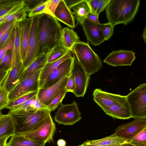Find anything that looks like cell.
<instances>
[{
  "instance_id": "2",
  "label": "cell",
  "mask_w": 146,
  "mask_h": 146,
  "mask_svg": "<svg viewBox=\"0 0 146 146\" xmlns=\"http://www.w3.org/2000/svg\"><path fill=\"white\" fill-rule=\"evenodd\" d=\"M139 0H110L106 9L108 22L115 26L131 22L137 14Z\"/></svg>"
},
{
  "instance_id": "11",
  "label": "cell",
  "mask_w": 146,
  "mask_h": 146,
  "mask_svg": "<svg viewBox=\"0 0 146 146\" xmlns=\"http://www.w3.org/2000/svg\"><path fill=\"white\" fill-rule=\"evenodd\" d=\"M42 69L19 82L9 94V101L17 98L28 92L38 90L40 74Z\"/></svg>"
},
{
  "instance_id": "27",
  "label": "cell",
  "mask_w": 146,
  "mask_h": 146,
  "mask_svg": "<svg viewBox=\"0 0 146 146\" xmlns=\"http://www.w3.org/2000/svg\"><path fill=\"white\" fill-rule=\"evenodd\" d=\"M72 55V50L60 58L54 61L46 63L41 71L39 80L45 79L59 65L64 61L71 57Z\"/></svg>"
},
{
  "instance_id": "43",
  "label": "cell",
  "mask_w": 146,
  "mask_h": 146,
  "mask_svg": "<svg viewBox=\"0 0 146 146\" xmlns=\"http://www.w3.org/2000/svg\"><path fill=\"white\" fill-rule=\"evenodd\" d=\"M75 86L74 78L71 72L68 78L65 89L67 92H70L72 93L75 90Z\"/></svg>"
},
{
  "instance_id": "40",
  "label": "cell",
  "mask_w": 146,
  "mask_h": 146,
  "mask_svg": "<svg viewBox=\"0 0 146 146\" xmlns=\"http://www.w3.org/2000/svg\"><path fill=\"white\" fill-rule=\"evenodd\" d=\"M44 0H24L23 8L29 13L32 9L43 1Z\"/></svg>"
},
{
  "instance_id": "58",
  "label": "cell",
  "mask_w": 146,
  "mask_h": 146,
  "mask_svg": "<svg viewBox=\"0 0 146 146\" xmlns=\"http://www.w3.org/2000/svg\"><path fill=\"white\" fill-rule=\"evenodd\" d=\"M2 117H3V116H2ZM2 117H0V120L1 119V118Z\"/></svg>"
},
{
  "instance_id": "52",
  "label": "cell",
  "mask_w": 146,
  "mask_h": 146,
  "mask_svg": "<svg viewBox=\"0 0 146 146\" xmlns=\"http://www.w3.org/2000/svg\"><path fill=\"white\" fill-rule=\"evenodd\" d=\"M143 38L144 40L145 43L146 42V26L145 27V28L144 29L143 34Z\"/></svg>"
},
{
  "instance_id": "29",
  "label": "cell",
  "mask_w": 146,
  "mask_h": 146,
  "mask_svg": "<svg viewBox=\"0 0 146 146\" xmlns=\"http://www.w3.org/2000/svg\"><path fill=\"white\" fill-rule=\"evenodd\" d=\"M124 139L118 137L115 133L105 138L97 140H87L84 143L100 146H113L127 142Z\"/></svg>"
},
{
  "instance_id": "17",
  "label": "cell",
  "mask_w": 146,
  "mask_h": 146,
  "mask_svg": "<svg viewBox=\"0 0 146 146\" xmlns=\"http://www.w3.org/2000/svg\"><path fill=\"white\" fill-rule=\"evenodd\" d=\"M31 23V18H26L24 20L18 22L22 62L24 60L27 53Z\"/></svg>"
},
{
  "instance_id": "19",
  "label": "cell",
  "mask_w": 146,
  "mask_h": 146,
  "mask_svg": "<svg viewBox=\"0 0 146 146\" xmlns=\"http://www.w3.org/2000/svg\"><path fill=\"white\" fill-rule=\"evenodd\" d=\"M52 50L47 53H42L38 55L35 60L23 71L20 77L19 82L42 68L47 63L48 57Z\"/></svg>"
},
{
  "instance_id": "38",
  "label": "cell",
  "mask_w": 146,
  "mask_h": 146,
  "mask_svg": "<svg viewBox=\"0 0 146 146\" xmlns=\"http://www.w3.org/2000/svg\"><path fill=\"white\" fill-rule=\"evenodd\" d=\"M14 29L12 35L6 44L0 49V60L8 50H12L14 40Z\"/></svg>"
},
{
  "instance_id": "14",
  "label": "cell",
  "mask_w": 146,
  "mask_h": 146,
  "mask_svg": "<svg viewBox=\"0 0 146 146\" xmlns=\"http://www.w3.org/2000/svg\"><path fill=\"white\" fill-rule=\"evenodd\" d=\"M145 127V119H135L118 127L114 133L128 142Z\"/></svg>"
},
{
  "instance_id": "22",
  "label": "cell",
  "mask_w": 146,
  "mask_h": 146,
  "mask_svg": "<svg viewBox=\"0 0 146 146\" xmlns=\"http://www.w3.org/2000/svg\"><path fill=\"white\" fill-rule=\"evenodd\" d=\"M80 41L76 33L73 29L64 27L62 29L58 46L72 50L75 44Z\"/></svg>"
},
{
  "instance_id": "54",
  "label": "cell",
  "mask_w": 146,
  "mask_h": 146,
  "mask_svg": "<svg viewBox=\"0 0 146 146\" xmlns=\"http://www.w3.org/2000/svg\"><path fill=\"white\" fill-rule=\"evenodd\" d=\"M119 146H135L132 144L128 143V142L123 143Z\"/></svg>"
},
{
  "instance_id": "36",
  "label": "cell",
  "mask_w": 146,
  "mask_h": 146,
  "mask_svg": "<svg viewBox=\"0 0 146 146\" xmlns=\"http://www.w3.org/2000/svg\"><path fill=\"white\" fill-rule=\"evenodd\" d=\"M61 0H47L43 13L50 15L54 17V13Z\"/></svg>"
},
{
  "instance_id": "45",
  "label": "cell",
  "mask_w": 146,
  "mask_h": 146,
  "mask_svg": "<svg viewBox=\"0 0 146 146\" xmlns=\"http://www.w3.org/2000/svg\"><path fill=\"white\" fill-rule=\"evenodd\" d=\"M16 21H13L3 23L0 27V38L10 28L11 26Z\"/></svg>"
},
{
  "instance_id": "24",
  "label": "cell",
  "mask_w": 146,
  "mask_h": 146,
  "mask_svg": "<svg viewBox=\"0 0 146 146\" xmlns=\"http://www.w3.org/2000/svg\"><path fill=\"white\" fill-rule=\"evenodd\" d=\"M45 143L30 139L21 134H15L11 137L6 146H44Z\"/></svg>"
},
{
  "instance_id": "48",
  "label": "cell",
  "mask_w": 146,
  "mask_h": 146,
  "mask_svg": "<svg viewBox=\"0 0 146 146\" xmlns=\"http://www.w3.org/2000/svg\"><path fill=\"white\" fill-rule=\"evenodd\" d=\"M82 0H65L64 1L70 10Z\"/></svg>"
},
{
  "instance_id": "10",
  "label": "cell",
  "mask_w": 146,
  "mask_h": 146,
  "mask_svg": "<svg viewBox=\"0 0 146 146\" xmlns=\"http://www.w3.org/2000/svg\"><path fill=\"white\" fill-rule=\"evenodd\" d=\"M81 118V113L75 101L71 104H61L54 117L57 123L66 125H73Z\"/></svg>"
},
{
  "instance_id": "3",
  "label": "cell",
  "mask_w": 146,
  "mask_h": 146,
  "mask_svg": "<svg viewBox=\"0 0 146 146\" xmlns=\"http://www.w3.org/2000/svg\"><path fill=\"white\" fill-rule=\"evenodd\" d=\"M94 101L108 115L122 119L126 115L129 108L126 96L113 94L97 88L93 91Z\"/></svg>"
},
{
  "instance_id": "47",
  "label": "cell",
  "mask_w": 146,
  "mask_h": 146,
  "mask_svg": "<svg viewBox=\"0 0 146 146\" xmlns=\"http://www.w3.org/2000/svg\"><path fill=\"white\" fill-rule=\"evenodd\" d=\"M90 8L91 12L96 14L99 0H86Z\"/></svg>"
},
{
  "instance_id": "35",
  "label": "cell",
  "mask_w": 146,
  "mask_h": 146,
  "mask_svg": "<svg viewBox=\"0 0 146 146\" xmlns=\"http://www.w3.org/2000/svg\"><path fill=\"white\" fill-rule=\"evenodd\" d=\"M67 92L65 88L47 106V109L50 113L52 111H54L56 108L62 102Z\"/></svg>"
},
{
  "instance_id": "57",
  "label": "cell",
  "mask_w": 146,
  "mask_h": 146,
  "mask_svg": "<svg viewBox=\"0 0 146 146\" xmlns=\"http://www.w3.org/2000/svg\"><path fill=\"white\" fill-rule=\"evenodd\" d=\"M3 23H0V27H1V25H2Z\"/></svg>"
},
{
  "instance_id": "34",
  "label": "cell",
  "mask_w": 146,
  "mask_h": 146,
  "mask_svg": "<svg viewBox=\"0 0 146 146\" xmlns=\"http://www.w3.org/2000/svg\"><path fill=\"white\" fill-rule=\"evenodd\" d=\"M12 56V50L7 51L0 60V70L7 71L10 69Z\"/></svg>"
},
{
  "instance_id": "13",
  "label": "cell",
  "mask_w": 146,
  "mask_h": 146,
  "mask_svg": "<svg viewBox=\"0 0 146 146\" xmlns=\"http://www.w3.org/2000/svg\"><path fill=\"white\" fill-rule=\"evenodd\" d=\"M105 25L95 23L87 18L84 20L81 25L88 43L96 46L105 40L103 34Z\"/></svg>"
},
{
  "instance_id": "49",
  "label": "cell",
  "mask_w": 146,
  "mask_h": 146,
  "mask_svg": "<svg viewBox=\"0 0 146 146\" xmlns=\"http://www.w3.org/2000/svg\"><path fill=\"white\" fill-rule=\"evenodd\" d=\"M99 16L96 14L91 12L88 15L87 18L94 22L99 23H100L98 20Z\"/></svg>"
},
{
  "instance_id": "37",
  "label": "cell",
  "mask_w": 146,
  "mask_h": 146,
  "mask_svg": "<svg viewBox=\"0 0 146 146\" xmlns=\"http://www.w3.org/2000/svg\"><path fill=\"white\" fill-rule=\"evenodd\" d=\"M9 94L3 87L0 88V111L4 109L9 103Z\"/></svg>"
},
{
  "instance_id": "41",
  "label": "cell",
  "mask_w": 146,
  "mask_h": 146,
  "mask_svg": "<svg viewBox=\"0 0 146 146\" xmlns=\"http://www.w3.org/2000/svg\"><path fill=\"white\" fill-rule=\"evenodd\" d=\"M47 0H44L42 3L32 9L29 13L28 16L31 18L35 16L42 14Z\"/></svg>"
},
{
  "instance_id": "46",
  "label": "cell",
  "mask_w": 146,
  "mask_h": 146,
  "mask_svg": "<svg viewBox=\"0 0 146 146\" xmlns=\"http://www.w3.org/2000/svg\"><path fill=\"white\" fill-rule=\"evenodd\" d=\"M10 70L7 71L0 70V88L3 87Z\"/></svg>"
},
{
  "instance_id": "8",
  "label": "cell",
  "mask_w": 146,
  "mask_h": 146,
  "mask_svg": "<svg viewBox=\"0 0 146 146\" xmlns=\"http://www.w3.org/2000/svg\"><path fill=\"white\" fill-rule=\"evenodd\" d=\"M72 52L73 61L71 72L74 77L75 86L72 93L76 97H83L88 85L90 76L80 63L74 52Z\"/></svg>"
},
{
  "instance_id": "12",
  "label": "cell",
  "mask_w": 146,
  "mask_h": 146,
  "mask_svg": "<svg viewBox=\"0 0 146 146\" xmlns=\"http://www.w3.org/2000/svg\"><path fill=\"white\" fill-rule=\"evenodd\" d=\"M73 61L72 56L61 63L45 79L39 80L38 89L47 88L55 84L71 73Z\"/></svg>"
},
{
  "instance_id": "42",
  "label": "cell",
  "mask_w": 146,
  "mask_h": 146,
  "mask_svg": "<svg viewBox=\"0 0 146 146\" xmlns=\"http://www.w3.org/2000/svg\"><path fill=\"white\" fill-rule=\"evenodd\" d=\"M114 26L108 22L105 23L103 29V34L105 40H108L112 36Z\"/></svg>"
},
{
  "instance_id": "15",
  "label": "cell",
  "mask_w": 146,
  "mask_h": 146,
  "mask_svg": "<svg viewBox=\"0 0 146 146\" xmlns=\"http://www.w3.org/2000/svg\"><path fill=\"white\" fill-rule=\"evenodd\" d=\"M69 76H66L55 84L46 88H39L37 94L39 100L48 105L60 92L65 88Z\"/></svg>"
},
{
  "instance_id": "7",
  "label": "cell",
  "mask_w": 146,
  "mask_h": 146,
  "mask_svg": "<svg viewBox=\"0 0 146 146\" xmlns=\"http://www.w3.org/2000/svg\"><path fill=\"white\" fill-rule=\"evenodd\" d=\"M56 126L50 113L40 121L30 131L21 134L30 139L45 143L52 139Z\"/></svg>"
},
{
  "instance_id": "18",
  "label": "cell",
  "mask_w": 146,
  "mask_h": 146,
  "mask_svg": "<svg viewBox=\"0 0 146 146\" xmlns=\"http://www.w3.org/2000/svg\"><path fill=\"white\" fill-rule=\"evenodd\" d=\"M56 19L72 28L76 25L72 12L66 5L64 0H61L54 13Z\"/></svg>"
},
{
  "instance_id": "32",
  "label": "cell",
  "mask_w": 146,
  "mask_h": 146,
  "mask_svg": "<svg viewBox=\"0 0 146 146\" xmlns=\"http://www.w3.org/2000/svg\"><path fill=\"white\" fill-rule=\"evenodd\" d=\"M26 12L22 8L13 14L4 17L3 23L15 21H21L26 18Z\"/></svg>"
},
{
  "instance_id": "25",
  "label": "cell",
  "mask_w": 146,
  "mask_h": 146,
  "mask_svg": "<svg viewBox=\"0 0 146 146\" xmlns=\"http://www.w3.org/2000/svg\"><path fill=\"white\" fill-rule=\"evenodd\" d=\"M16 22L14 29V40L12 50V56L10 69L19 63L22 62L21 46L18 26V22Z\"/></svg>"
},
{
  "instance_id": "1",
  "label": "cell",
  "mask_w": 146,
  "mask_h": 146,
  "mask_svg": "<svg viewBox=\"0 0 146 146\" xmlns=\"http://www.w3.org/2000/svg\"><path fill=\"white\" fill-rule=\"evenodd\" d=\"M38 55L47 53L59 45L62 28L55 17L44 13L38 15Z\"/></svg>"
},
{
  "instance_id": "51",
  "label": "cell",
  "mask_w": 146,
  "mask_h": 146,
  "mask_svg": "<svg viewBox=\"0 0 146 146\" xmlns=\"http://www.w3.org/2000/svg\"><path fill=\"white\" fill-rule=\"evenodd\" d=\"M66 142L63 139H59L57 142L58 146H66Z\"/></svg>"
},
{
  "instance_id": "33",
  "label": "cell",
  "mask_w": 146,
  "mask_h": 146,
  "mask_svg": "<svg viewBox=\"0 0 146 146\" xmlns=\"http://www.w3.org/2000/svg\"><path fill=\"white\" fill-rule=\"evenodd\" d=\"M128 142L135 146H146V127Z\"/></svg>"
},
{
  "instance_id": "21",
  "label": "cell",
  "mask_w": 146,
  "mask_h": 146,
  "mask_svg": "<svg viewBox=\"0 0 146 146\" xmlns=\"http://www.w3.org/2000/svg\"><path fill=\"white\" fill-rule=\"evenodd\" d=\"M24 70L22 62L19 63L11 69L3 87L9 93L19 83L20 77Z\"/></svg>"
},
{
  "instance_id": "53",
  "label": "cell",
  "mask_w": 146,
  "mask_h": 146,
  "mask_svg": "<svg viewBox=\"0 0 146 146\" xmlns=\"http://www.w3.org/2000/svg\"><path fill=\"white\" fill-rule=\"evenodd\" d=\"M121 145H114L113 146H119ZM78 146H100L99 145H92V144H86L84 143H83L82 144L79 145Z\"/></svg>"
},
{
  "instance_id": "44",
  "label": "cell",
  "mask_w": 146,
  "mask_h": 146,
  "mask_svg": "<svg viewBox=\"0 0 146 146\" xmlns=\"http://www.w3.org/2000/svg\"><path fill=\"white\" fill-rule=\"evenodd\" d=\"M110 0H99L96 14L99 15L106 9Z\"/></svg>"
},
{
  "instance_id": "9",
  "label": "cell",
  "mask_w": 146,
  "mask_h": 146,
  "mask_svg": "<svg viewBox=\"0 0 146 146\" xmlns=\"http://www.w3.org/2000/svg\"><path fill=\"white\" fill-rule=\"evenodd\" d=\"M38 15L31 17L32 23L27 52L25 57L22 62L24 70L35 60L38 56L39 44Z\"/></svg>"
},
{
  "instance_id": "6",
  "label": "cell",
  "mask_w": 146,
  "mask_h": 146,
  "mask_svg": "<svg viewBox=\"0 0 146 146\" xmlns=\"http://www.w3.org/2000/svg\"><path fill=\"white\" fill-rule=\"evenodd\" d=\"M131 117L135 119L146 118V84L143 83L126 96Z\"/></svg>"
},
{
  "instance_id": "5",
  "label": "cell",
  "mask_w": 146,
  "mask_h": 146,
  "mask_svg": "<svg viewBox=\"0 0 146 146\" xmlns=\"http://www.w3.org/2000/svg\"><path fill=\"white\" fill-rule=\"evenodd\" d=\"M72 50L78 61L90 76L102 67V61L88 43L80 41L75 44Z\"/></svg>"
},
{
  "instance_id": "56",
  "label": "cell",
  "mask_w": 146,
  "mask_h": 146,
  "mask_svg": "<svg viewBox=\"0 0 146 146\" xmlns=\"http://www.w3.org/2000/svg\"><path fill=\"white\" fill-rule=\"evenodd\" d=\"M4 115L2 113L1 111H0V117L3 116Z\"/></svg>"
},
{
  "instance_id": "16",
  "label": "cell",
  "mask_w": 146,
  "mask_h": 146,
  "mask_svg": "<svg viewBox=\"0 0 146 146\" xmlns=\"http://www.w3.org/2000/svg\"><path fill=\"white\" fill-rule=\"evenodd\" d=\"M136 58L135 53L131 50H114L104 60V62L113 66H131Z\"/></svg>"
},
{
  "instance_id": "26",
  "label": "cell",
  "mask_w": 146,
  "mask_h": 146,
  "mask_svg": "<svg viewBox=\"0 0 146 146\" xmlns=\"http://www.w3.org/2000/svg\"><path fill=\"white\" fill-rule=\"evenodd\" d=\"M74 18L78 24L81 25L87 18V15L91 12L90 10L86 0H82L72 9Z\"/></svg>"
},
{
  "instance_id": "50",
  "label": "cell",
  "mask_w": 146,
  "mask_h": 146,
  "mask_svg": "<svg viewBox=\"0 0 146 146\" xmlns=\"http://www.w3.org/2000/svg\"><path fill=\"white\" fill-rule=\"evenodd\" d=\"M9 138L8 137H4L0 139V146H6L7 141Z\"/></svg>"
},
{
  "instance_id": "55",
  "label": "cell",
  "mask_w": 146,
  "mask_h": 146,
  "mask_svg": "<svg viewBox=\"0 0 146 146\" xmlns=\"http://www.w3.org/2000/svg\"><path fill=\"white\" fill-rule=\"evenodd\" d=\"M4 17H0V23H3Z\"/></svg>"
},
{
  "instance_id": "39",
  "label": "cell",
  "mask_w": 146,
  "mask_h": 146,
  "mask_svg": "<svg viewBox=\"0 0 146 146\" xmlns=\"http://www.w3.org/2000/svg\"><path fill=\"white\" fill-rule=\"evenodd\" d=\"M16 22L11 26L0 38V49L5 45L10 38L14 31Z\"/></svg>"
},
{
  "instance_id": "4",
  "label": "cell",
  "mask_w": 146,
  "mask_h": 146,
  "mask_svg": "<svg viewBox=\"0 0 146 146\" xmlns=\"http://www.w3.org/2000/svg\"><path fill=\"white\" fill-rule=\"evenodd\" d=\"M8 113L17 120L15 134H21L30 131L50 112L47 110H18Z\"/></svg>"
},
{
  "instance_id": "30",
  "label": "cell",
  "mask_w": 146,
  "mask_h": 146,
  "mask_svg": "<svg viewBox=\"0 0 146 146\" xmlns=\"http://www.w3.org/2000/svg\"><path fill=\"white\" fill-rule=\"evenodd\" d=\"M38 90L28 92L16 99L9 101L4 108L8 109L10 110L12 108L23 103L30 98L36 95Z\"/></svg>"
},
{
  "instance_id": "20",
  "label": "cell",
  "mask_w": 146,
  "mask_h": 146,
  "mask_svg": "<svg viewBox=\"0 0 146 146\" xmlns=\"http://www.w3.org/2000/svg\"><path fill=\"white\" fill-rule=\"evenodd\" d=\"M17 125L16 120L11 114L4 115L0 120V139L15 135Z\"/></svg>"
},
{
  "instance_id": "28",
  "label": "cell",
  "mask_w": 146,
  "mask_h": 146,
  "mask_svg": "<svg viewBox=\"0 0 146 146\" xmlns=\"http://www.w3.org/2000/svg\"><path fill=\"white\" fill-rule=\"evenodd\" d=\"M48 110L47 106L44 104L39 100L37 94L23 103L12 108L10 110Z\"/></svg>"
},
{
  "instance_id": "31",
  "label": "cell",
  "mask_w": 146,
  "mask_h": 146,
  "mask_svg": "<svg viewBox=\"0 0 146 146\" xmlns=\"http://www.w3.org/2000/svg\"><path fill=\"white\" fill-rule=\"evenodd\" d=\"M69 49L60 46L55 47L49 56L47 63L51 62L62 58L70 51Z\"/></svg>"
},
{
  "instance_id": "23",
  "label": "cell",
  "mask_w": 146,
  "mask_h": 146,
  "mask_svg": "<svg viewBox=\"0 0 146 146\" xmlns=\"http://www.w3.org/2000/svg\"><path fill=\"white\" fill-rule=\"evenodd\" d=\"M24 0H0V17L13 14L22 9Z\"/></svg>"
}]
</instances>
